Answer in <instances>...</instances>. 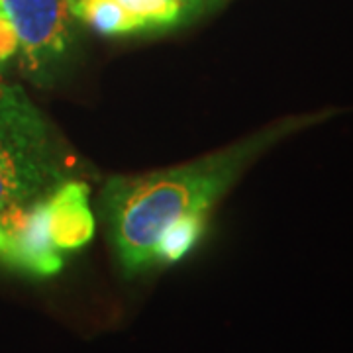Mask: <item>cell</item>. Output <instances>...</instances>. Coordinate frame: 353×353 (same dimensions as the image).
<instances>
[{
  "label": "cell",
  "mask_w": 353,
  "mask_h": 353,
  "mask_svg": "<svg viewBox=\"0 0 353 353\" xmlns=\"http://www.w3.org/2000/svg\"><path fill=\"white\" fill-rule=\"evenodd\" d=\"M332 114L289 116L199 161L148 175L112 176L102 189L101 212L124 273L134 277L155 267L157 245L169 228L192 216L206 218L212 204L257 157Z\"/></svg>",
  "instance_id": "6da1fadb"
},
{
  "label": "cell",
  "mask_w": 353,
  "mask_h": 353,
  "mask_svg": "<svg viewBox=\"0 0 353 353\" xmlns=\"http://www.w3.org/2000/svg\"><path fill=\"white\" fill-rule=\"evenodd\" d=\"M69 155L20 85L0 83V222L69 181Z\"/></svg>",
  "instance_id": "7a4b0ae2"
},
{
  "label": "cell",
  "mask_w": 353,
  "mask_h": 353,
  "mask_svg": "<svg viewBox=\"0 0 353 353\" xmlns=\"http://www.w3.org/2000/svg\"><path fill=\"white\" fill-rule=\"evenodd\" d=\"M16 53H18V38H16L12 22L4 10V4L0 0V65L6 63Z\"/></svg>",
  "instance_id": "ba28073f"
},
{
  "label": "cell",
  "mask_w": 353,
  "mask_h": 353,
  "mask_svg": "<svg viewBox=\"0 0 353 353\" xmlns=\"http://www.w3.org/2000/svg\"><path fill=\"white\" fill-rule=\"evenodd\" d=\"M6 243H8L6 230H4V226L0 224V259H2V257H4V253H6Z\"/></svg>",
  "instance_id": "9c48e42d"
},
{
  "label": "cell",
  "mask_w": 353,
  "mask_h": 353,
  "mask_svg": "<svg viewBox=\"0 0 353 353\" xmlns=\"http://www.w3.org/2000/svg\"><path fill=\"white\" fill-rule=\"evenodd\" d=\"M0 224L8 238L4 263L36 277H50L61 271L63 257L51 238L48 199L14 212Z\"/></svg>",
  "instance_id": "277c9868"
},
{
  "label": "cell",
  "mask_w": 353,
  "mask_h": 353,
  "mask_svg": "<svg viewBox=\"0 0 353 353\" xmlns=\"http://www.w3.org/2000/svg\"><path fill=\"white\" fill-rule=\"evenodd\" d=\"M50 232L59 252L79 250L94 234V216L88 204V187L81 181H65L48 196Z\"/></svg>",
  "instance_id": "5b68a950"
},
{
  "label": "cell",
  "mask_w": 353,
  "mask_h": 353,
  "mask_svg": "<svg viewBox=\"0 0 353 353\" xmlns=\"http://www.w3.org/2000/svg\"><path fill=\"white\" fill-rule=\"evenodd\" d=\"M132 20L138 34L167 32L224 6L228 0H116Z\"/></svg>",
  "instance_id": "8992f818"
},
{
  "label": "cell",
  "mask_w": 353,
  "mask_h": 353,
  "mask_svg": "<svg viewBox=\"0 0 353 353\" xmlns=\"http://www.w3.org/2000/svg\"><path fill=\"white\" fill-rule=\"evenodd\" d=\"M18 38L22 67L38 81H51L71 55L77 20L69 0H2Z\"/></svg>",
  "instance_id": "3957f363"
},
{
  "label": "cell",
  "mask_w": 353,
  "mask_h": 353,
  "mask_svg": "<svg viewBox=\"0 0 353 353\" xmlns=\"http://www.w3.org/2000/svg\"><path fill=\"white\" fill-rule=\"evenodd\" d=\"M79 22L102 36H138L136 22L116 0H69Z\"/></svg>",
  "instance_id": "52a82bcc"
}]
</instances>
